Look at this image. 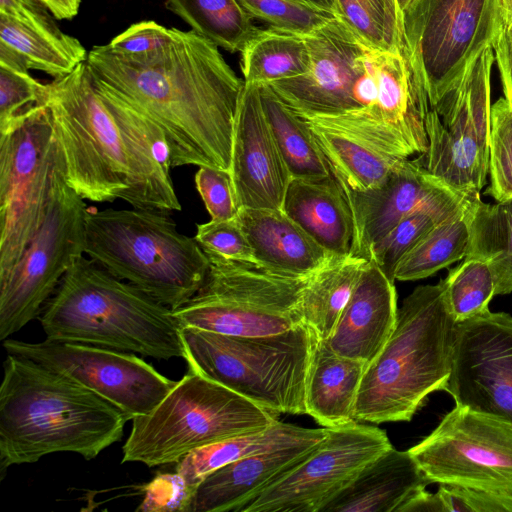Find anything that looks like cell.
<instances>
[{"label": "cell", "mask_w": 512, "mask_h": 512, "mask_svg": "<svg viewBox=\"0 0 512 512\" xmlns=\"http://www.w3.org/2000/svg\"><path fill=\"white\" fill-rule=\"evenodd\" d=\"M86 65L97 84L159 126L172 168L210 166L230 172L244 80L217 45L193 30L177 29L170 43L148 53L95 46Z\"/></svg>", "instance_id": "6da1fadb"}, {"label": "cell", "mask_w": 512, "mask_h": 512, "mask_svg": "<svg viewBox=\"0 0 512 512\" xmlns=\"http://www.w3.org/2000/svg\"><path fill=\"white\" fill-rule=\"evenodd\" d=\"M43 103L63 153L67 183L81 198L181 210L163 132L97 84L86 61L46 84Z\"/></svg>", "instance_id": "7a4b0ae2"}, {"label": "cell", "mask_w": 512, "mask_h": 512, "mask_svg": "<svg viewBox=\"0 0 512 512\" xmlns=\"http://www.w3.org/2000/svg\"><path fill=\"white\" fill-rule=\"evenodd\" d=\"M0 387V472L45 455L96 458L123 437L126 414L69 376L7 353Z\"/></svg>", "instance_id": "3957f363"}, {"label": "cell", "mask_w": 512, "mask_h": 512, "mask_svg": "<svg viewBox=\"0 0 512 512\" xmlns=\"http://www.w3.org/2000/svg\"><path fill=\"white\" fill-rule=\"evenodd\" d=\"M46 339L139 353L185 357L172 310L84 255L60 281L39 316Z\"/></svg>", "instance_id": "277c9868"}, {"label": "cell", "mask_w": 512, "mask_h": 512, "mask_svg": "<svg viewBox=\"0 0 512 512\" xmlns=\"http://www.w3.org/2000/svg\"><path fill=\"white\" fill-rule=\"evenodd\" d=\"M456 326L444 280L416 287L398 308L386 344L366 367L353 419L411 420L426 397L442 390L450 376Z\"/></svg>", "instance_id": "5b68a950"}, {"label": "cell", "mask_w": 512, "mask_h": 512, "mask_svg": "<svg viewBox=\"0 0 512 512\" xmlns=\"http://www.w3.org/2000/svg\"><path fill=\"white\" fill-rule=\"evenodd\" d=\"M84 253L115 277L175 310L204 283L210 261L170 212L88 208Z\"/></svg>", "instance_id": "8992f818"}, {"label": "cell", "mask_w": 512, "mask_h": 512, "mask_svg": "<svg viewBox=\"0 0 512 512\" xmlns=\"http://www.w3.org/2000/svg\"><path fill=\"white\" fill-rule=\"evenodd\" d=\"M188 370L275 414H306L314 335L304 324L278 334L231 336L181 328Z\"/></svg>", "instance_id": "52a82bcc"}, {"label": "cell", "mask_w": 512, "mask_h": 512, "mask_svg": "<svg viewBox=\"0 0 512 512\" xmlns=\"http://www.w3.org/2000/svg\"><path fill=\"white\" fill-rule=\"evenodd\" d=\"M276 421L278 414L188 370L150 413L132 419L121 462L177 463L195 449L266 430Z\"/></svg>", "instance_id": "ba28073f"}, {"label": "cell", "mask_w": 512, "mask_h": 512, "mask_svg": "<svg viewBox=\"0 0 512 512\" xmlns=\"http://www.w3.org/2000/svg\"><path fill=\"white\" fill-rule=\"evenodd\" d=\"M210 268L196 294L172 310L180 328L231 336L286 332L303 324L302 296L311 276H290L256 263L207 256Z\"/></svg>", "instance_id": "9c48e42d"}, {"label": "cell", "mask_w": 512, "mask_h": 512, "mask_svg": "<svg viewBox=\"0 0 512 512\" xmlns=\"http://www.w3.org/2000/svg\"><path fill=\"white\" fill-rule=\"evenodd\" d=\"M63 164L44 103L0 133V277L19 261L43 222Z\"/></svg>", "instance_id": "30bf717a"}, {"label": "cell", "mask_w": 512, "mask_h": 512, "mask_svg": "<svg viewBox=\"0 0 512 512\" xmlns=\"http://www.w3.org/2000/svg\"><path fill=\"white\" fill-rule=\"evenodd\" d=\"M401 30L402 50L434 108L491 46L495 0H411L402 13Z\"/></svg>", "instance_id": "8fae6325"}, {"label": "cell", "mask_w": 512, "mask_h": 512, "mask_svg": "<svg viewBox=\"0 0 512 512\" xmlns=\"http://www.w3.org/2000/svg\"><path fill=\"white\" fill-rule=\"evenodd\" d=\"M84 199L67 183L65 164L39 229L19 261L0 277V340L40 316L74 261L84 255Z\"/></svg>", "instance_id": "7c38bea8"}, {"label": "cell", "mask_w": 512, "mask_h": 512, "mask_svg": "<svg viewBox=\"0 0 512 512\" xmlns=\"http://www.w3.org/2000/svg\"><path fill=\"white\" fill-rule=\"evenodd\" d=\"M409 452L432 483L512 498V422L456 405Z\"/></svg>", "instance_id": "4fadbf2b"}, {"label": "cell", "mask_w": 512, "mask_h": 512, "mask_svg": "<svg viewBox=\"0 0 512 512\" xmlns=\"http://www.w3.org/2000/svg\"><path fill=\"white\" fill-rule=\"evenodd\" d=\"M3 347L76 380L129 420L150 413L176 384L130 352L49 339L28 343L7 338Z\"/></svg>", "instance_id": "5bb4252c"}, {"label": "cell", "mask_w": 512, "mask_h": 512, "mask_svg": "<svg viewBox=\"0 0 512 512\" xmlns=\"http://www.w3.org/2000/svg\"><path fill=\"white\" fill-rule=\"evenodd\" d=\"M327 429V436L305 460L241 512H321L370 461L392 446L383 430L358 421Z\"/></svg>", "instance_id": "9a60e30c"}, {"label": "cell", "mask_w": 512, "mask_h": 512, "mask_svg": "<svg viewBox=\"0 0 512 512\" xmlns=\"http://www.w3.org/2000/svg\"><path fill=\"white\" fill-rule=\"evenodd\" d=\"M310 68L300 76L268 84L301 116L339 115L359 110L373 45L336 16L305 35Z\"/></svg>", "instance_id": "2e32d148"}, {"label": "cell", "mask_w": 512, "mask_h": 512, "mask_svg": "<svg viewBox=\"0 0 512 512\" xmlns=\"http://www.w3.org/2000/svg\"><path fill=\"white\" fill-rule=\"evenodd\" d=\"M456 405L512 422V316L487 312L457 323L443 389Z\"/></svg>", "instance_id": "e0dca14e"}, {"label": "cell", "mask_w": 512, "mask_h": 512, "mask_svg": "<svg viewBox=\"0 0 512 512\" xmlns=\"http://www.w3.org/2000/svg\"><path fill=\"white\" fill-rule=\"evenodd\" d=\"M343 190L355 227L350 255L367 260L373 245L407 215L420 209L461 207L477 197L445 187L409 158L378 187L365 191Z\"/></svg>", "instance_id": "ac0fdd59"}, {"label": "cell", "mask_w": 512, "mask_h": 512, "mask_svg": "<svg viewBox=\"0 0 512 512\" xmlns=\"http://www.w3.org/2000/svg\"><path fill=\"white\" fill-rule=\"evenodd\" d=\"M230 174L241 207L283 209L292 175L265 115L259 84L244 83L234 122Z\"/></svg>", "instance_id": "d6986e66"}, {"label": "cell", "mask_w": 512, "mask_h": 512, "mask_svg": "<svg viewBox=\"0 0 512 512\" xmlns=\"http://www.w3.org/2000/svg\"><path fill=\"white\" fill-rule=\"evenodd\" d=\"M327 432L326 427L307 428L295 438L213 471L197 485L188 512H241L267 487L305 460Z\"/></svg>", "instance_id": "ffe728a7"}, {"label": "cell", "mask_w": 512, "mask_h": 512, "mask_svg": "<svg viewBox=\"0 0 512 512\" xmlns=\"http://www.w3.org/2000/svg\"><path fill=\"white\" fill-rule=\"evenodd\" d=\"M397 311L394 282L373 259L368 260L328 339L331 348L368 365L390 337Z\"/></svg>", "instance_id": "44dd1931"}, {"label": "cell", "mask_w": 512, "mask_h": 512, "mask_svg": "<svg viewBox=\"0 0 512 512\" xmlns=\"http://www.w3.org/2000/svg\"><path fill=\"white\" fill-rule=\"evenodd\" d=\"M257 264L290 276H309L334 257L283 209L241 207L237 215Z\"/></svg>", "instance_id": "7402d4cb"}, {"label": "cell", "mask_w": 512, "mask_h": 512, "mask_svg": "<svg viewBox=\"0 0 512 512\" xmlns=\"http://www.w3.org/2000/svg\"><path fill=\"white\" fill-rule=\"evenodd\" d=\"M431 483L409 450L391 446L370 461L321 512H399Z\"/></svg>", "instance_id": "603a6c76"}, {"label": "cell", "mask_w": 512, "mask_h": 512, "mask_svg": "<svg viewBox=\"0 0 512 512\" xmlns=\"http://www.w3.org/2000/svg\"><path fill=\"white\" fill-rule=\"evenodd\" d=\"M283 210L318 244L334 256L351 253L355 235L346 194L332 174L326 178H292Z\"/></svg>", "instance_id": "cb8c5ba5"}, {"label": "cell", "mask_w": 512, "mask_h": 512, "mask_svg": "<svg viewBox=\"0 0 512 512\" xmlns=\"http://www.w3.org/2000/svg\"><path fill=\"white\" fill-rule=\"evenodd\" d=\"M491 46L468 66L458 85L433 109L443 136L462 150L489 157Z\"/></svg>", "instance_id": "d4e9b609"}, {"label": "cell", "mask_w": 512, "mask_h": 512, "mask_svg": "<svg viewBox=\"0 0 512 512\" xmlns=\"http://www.w3.org/2000/svg\"><path fill=\"white\" fill-rule=\"evenodd\" d=\"M367 364L338 355L328 340L314 336L306 383V414L322 427L341 426L353 409Z\"/></svg>", "instance_id": "484cf974"}, {"label": "cell", "mask_w": 512, "mask_h": 512, "mask_svg": "<svg viewBox=\"0 0 512 512\" xmlns=\"http://www.w3.org/2000/svg\"><path fill=\"white\" fill-rule=\"evenodd\" d=\"M303 119L332 174L344 189L365 191L378 187L406 159L385 151L355 132L314 119Z\"/></svg>", "instance_id": "4316f807"}, {"label": "cell", "mask_w": 512, "mask_h": 512, "mask_svg": "<svg viewBox=\"0 0 512 512\" xmlns=\"http://www.w3.org/2000/svg\"><path fill=\"white\" fill-rule=\"evenodd\" d=\"M87 55L80 41L68 34L43 33L0 14V64L60 78L84 63Z\"/></svg>", "instance_id": "83f0119b"}, {"label": "cell", "mask_w": 512, "mask_h": 512, "mask_svg": "<svg viewBox=\"0 0 512 512\" xmlns=\"http://www.w3.org/2000/svg\"><path fill=\"white\" fill-rule=\"evenodd\" d=\"M367 259L334 257L314 273L302 296V321L313 335L328 340L350 299Z\"/></svg>", "instance_id": "f1b7e54d"}, {"label": "cell", "mask_w": 512, "mask_h": 512, "mask_svg": "<svg viewBox=\"0 0 512 512\" xmlns=\"http://www.w3.org/2000/svg\"><path fill=\"white\" fill-rule=\"evenodd\" d=\"M239 53L247 84H270L303 75L310 68L305 37L270 26L258 27Z\"/></svg>", "instance_id": "f546056e"}, {"label": "cell", "mask_w": 512, "mask_h": 512, "mask_svg": "<svg viewBox=\"0 0 512 512\" xmlns=\"http://www.w3.org/2000/svg\"><path fill=\"white\" fill-rule=\"evenodd\" d=\"M466 257L485 261L495 280V295L512 292V199L488 204L477 198L470 216Z\"/></svg>", "instance_id": "4dcf8cb0"}, {"label": "cell", "mask_w": 512, "mask_h": 512, "mask_svg": "<svg viewBox=\"0 0 512 512\" xmlns=\"http://www.w3.org/2000/svg\"><path fill=\"white\" fill-rule=\"evenodd\" d=\"M260 97L292 178L319 179L332 175L307 122L287 106L268 84H259Z\"/></svg>", "instance_id": "1f68e13d"}, {"label": "cell", "mask_w": 512, "mask_h": 512, "mask_svg": "<svg viewBox=\"0 0 512 512\" xmlns=\"http://www.w3.org/2000/svg\"><path fill=\"white\" fill-rule=\"evenodd\" d=\"M472 198L460 211L438 223L401 260L395 280L413 281L427 278L466 257L470 238Z\"/></svg>", "instance_id": "d6a6232c"}, {"label": "cell", "mask_w": 512, "mask_h": 512, "mask_svg": "<svg viewBox=\"0 0 512 512\" xmlns=\"http://www.w3.org/2000/svg\"><path fill=\"white\" fill-rule=\"evenodd\" d=\"M165 4L194 32L231 53L240 52L258 28L238 0H165Z\"/></svg>", "instance_id": "836d02e7"}, {"label": "cell", "mask_w": 512, "mask_h": 512, "mask_svg": "<svg viewBox=\"0 0 512 512\" xmlns=\"http://www.w3.org/2000/svg\"><path fill=\"white\" fill-rule=\"evenodd\" d=\"M306 430L278 420L266 430L227 438L195 449L176 463L175 471L195 491L207 475L220 467L295 438Z\"/></svg>", "instance_id": "e575fe53"}, {"label": "cell", "mask_w": 512, "mask_h": 512, "mask_svg": "<svg viewBox=\"0 0 512 512\" xmlns=\"http://www.w3.org/2000/svg\"><path fill=\"white\" fill-rule=\"evenodd\" d=\"M444 280L451 313L457 323L489 310L495 296V280L488 264L480 259L465 257L451 269Z\"/></svg>", "instance_id": "d590c367"}, {"label": "cell", "mask_w": 512, "mask_h": 512, "mask_svg": "<svg viewBox=\"0 0 512 512\" xmlns=\"http://www.w3.org/2000/svg\"><path fill=\"white\" fill-rule=\"evenodd\" d=\"M466 204L452 208L420 209L407 215L373 245L370 259L395 282V271L401 260L438 223L460 211Z\"/></svg>", "instance_id": "8d00e7d4"}, {"label": "cell", "mask_w": 512, "mask_h": 512, "mask_svg": "<svg viewBox=\"0 0 512 512\" xmlns=\"http://www.w3.org/2000/svg\"><path fill=\"white\" fill-rule=\"evenodd\" d=\"M337 16L369 44L402 50V30L386 0H336Z\"/></svg>", "instance_id": "74e56055"}, {"label": "cell", "mask_w": 512, "mask_h": 512, "mask_svg": "<svg viewBox=\"0 0 512 512\" xmlns=\"http://www.w3.org/2000/svg\"><path fill=\"white\" fill-rule=\"evenodd\" d=\"M490 184L485 194L497 202L512 199V105L499 98L491 106L489 138Z\"/></svg>", "instance_id": "f35d334b"}, {"label": "cell", "mask_w": 512, "mask_h": 512, "mask_svg": "<svg viewBox=\"0 0 512 512\" xmlns=\"http://www.w3.org/2000/svg\"><path fill=\"white\" fill-rule=\"evenodd\" d=\"M253 20L268 26L305 36L337 15L298 0H238Z\"/></svg>", "instance_id": "ab89813d"}, {"label": "cell", "mask_w": 512, "mask_h": 512, "mask_svg": "<svg viewBox=\"0 0 512 512\" xmlns=\"http://www.w3.org/2000/svg\"><path fill=\"white\" fill-rule=\"evenodd\" d=\"M45 93L46 84L38 82L27 70L0 64V133L7 132L24 114L42 104Z\"/></svg>", "instance_id": "60d3db41"}, {"label": "cell", "mask_w": 512, "mask_h": 512, "mask_svg": "<svg viewBox=\"0 0 512 512\" xmlns=\"http://www.w3.org/2000/svg\"><path fill=\"white\" fill-rule=\"evenodd\" d=\"M194 238L207 256L256 263L249 240L236 218L197 224Z\"/></svg>", "instance_id": "b9f144b4"}, {"label": "cell", "mask_w": 512, "mask_h": 512, "mask_svg": "<svg viewBox=\"0 0 512 512\" xmlns=\"http://www.w3.org/2000/svg\"><path fill=\"white\" fill-rule=\"evenodd\" d=\"M195 185L211 220L237 217L241 206L229 171L200 166L195 174Z\"/></svg>", "instance_id": "7bdbcfd3"}, {"label": "cell", "mask_w": 512, "mask_h": 512, "mask_svg": "<svg viewBox=\"0 0 512 512\" xmlns=\"http://www.w3.org/2000/svg\"><path fill=\"white\" fill-rule=\"evenodd\" d=\"M144 498L137 511L188 512L194 490L177 471L159 473L143 487Z\"/></svg>", "instance_id": "ee69618b"}, {"label": "cell", "mask_w": 512, "mask_h": 512, "mask_svg": "<svg viewBox=\"0 0 512 512\" xmlns=\"http://www.w3.org/2000/svg\"><path fill=\"white\" fill-rule=\"evenodd\" d=\"M436 493L444 512H512V498L484 490L440 484Z\"/></svg>", "instance_id": "f6af8a7d"}, {"label": "cell", "mask_w": 512, "mask_h": 512, "mask_svg": "<svg viewBox=\"0 0 512 512\" xmlns=\"http://www.w3.org/2000/svg\"><path fill=\"white\" fill-rule=\"evenodd\" d=\"M176 30L155 21H142L131 25L107 45L123 54L148 53L170 43L175 38Z\"/></svg>", "instance_id": "bcb514c9"}, {"label": "cell", "mask_w": 512, "mask_h": 512, "mask_svg": "<svg viewBox=\"0 0 512 512\" xmlns=\"http://www.w3.org/2000/svg\"><path fill=\"white\" fill-rule=\"evenodd\" d=\"M0 14L43 33L54 36L65 34L59 29L54 15L41 0H0Z\"/></svg>", "instance_id": "7dc6e473"}, {"label": "cell", "mask_w": 512, "mask_h": 512, "mask_svg": "<svg viewBox=\"0 0 512 512\" xmlns=\"http://www.w3.org/2000/svg\"><path fill=\"white\" fill-rule=\"evenodd\" d=\"M491 47L495 52L504 98L512 105V30H499Z\"/></svg>", "instance_id": "c3c4849f"}, {"label": "cell", "mask_w": 512, "mask_h": 512, "mask_svg": "<svg viewBox=\"0 0 512 512\" xmlns=\"http://www.w3.org/2000/svg\"><path fill=\"white\" fill-rule=\"evenodd\" d=\"M399 512H444L441 500L437 493H429L423 489L409 501H407Z\"/></svg>", "instance_id": "681fc988"}, {"label": "cell", "mask_w": 512, "mask_h": 512, "mask_svg": "<svg viewBox=\"0 0 512 512\" xmlns=\"http://www.w3.org/2000/svg\"><path fill=\"white\" fill-rule=\"evenodd\" d=\"M56 19H72L79 11L81 0H41Z\"/></svg>", "instance_id": "f907efd6"}, {"label": "cell", "mask_w": 512, "mask_h": 512, "mask_svg": "<svg viewBox=\"0 0 512 512\" xmlns=\"http://www.w3.org/2000/svg\"><path fill=\"white\" fill-rule=\"evenodd\" d=\"M495 12L496 33L499 30H512V0H495Z\"/></svg>", "instance_id": "816d5d0a"}, {"label": "cell", "mask_w": 512, "mask_h": 512, "mask_svg": "<svg viewBox=\"0 0 512 512\" xmlns=\"http://www.w3.org/2000/svg\"><path fill=\"white\" fill-rule=\"evenodd\" d=\"M305 4L333 12L337 15L336 0H298Z\"/></svg>", "instance_id": "f5cc1de1"}, {"label": "cell", "mask_w": 512, "mask_h": 512, "mask_svg": "<svg viewBox=\"0 0 512 512\" xmlns=\"http://www.w3.org/2000/svg\"><path fill=\"white\" fill-rule=\"evenodd\" d=\"M386 1H387V4H388L390 10L397 17V19L399 20V22L401 24V17H400V14L398 12V9H397L396 0H386Z\"/></svg>", "instance_id": "db71d44e"}, {"label": "cell", "mask_w": 512, "mask_h": 512, "mask_svg": "<svg viewBox=\"0 0 512 512\" xmlns=\"http://www.w3.org/2000/svg\"><path fill=\"white\" fill-rule=\"evenodd\" d=\"M410 1L411 0H396L397 9L400 14V17H402V13L406 9Z\"/></svg>", "instance_id": "11a10c76"}]
</instances>
